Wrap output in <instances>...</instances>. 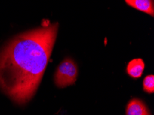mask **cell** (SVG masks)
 <instances>
[{
	"instance_id": "obj_1",
	"label": "cell",
	"mask_w": 154,
	"mask_h": 115,
	"mask_svg": "<svg viewBox=\"0 0 154 115\" xmlns=\"http://www.w3.org/2000/svg\"><path fill=\"white\" fill-rule=\"evenodd\" d=\"M57 23L44 24L14 37L0 53V88L17 104L36 92L54 46Z\"/></svg>"
},
{
	"instance_id": "obj_2",
	"label": "cell",
	"mask_w": 154,
	"mask_h": 115,
	"mask_svg": "<svg viewBox=\"0 0 154 115\" xmlns=\"http://www.w3.org/2000/svg\"><path fill=\"white\" fill-rule=\"evenodd\" d=\"M78 67L71 58H66L60 63L55 74V83L60 88L71 86L78 77Z\"/></svg>"
},
{
	"instance_id": "obj_3",
	"label": "cell",
	"mask_w": 154,
	"mask_h": 115,
	"mask_svg": "<svg viewBox=\"0 0 154 115\" xmlns=\"http://www.w3.org/2000/svg\"><path fill=\"white\" fill-rule=\"evenodd\" d=\"M127 115H151L146 105L141 100L134 98L131 100L126 109Z\"/></svg>"
},
{
	"instance_id": "obj_4",
	"label": "cell",
	"mask_w": 154,
	"mask_h": 115,
	"mask_svg": "<svg viewBox=\"0 0 154 115\" xmlns=\"http://www.w3.org/2000/svg\"><path fill=\"white\" fill-rule=\"evenodd\" d=\"M127 5L151 16L154 14L153 0H125Z\"/></svg>"
},
{
	"instance_id": "obj_5",
	"label": "cell",
	"mask_w": 154,
	"mask_h": 115,
	"mask_svg": "<svg viewBox=\"0 0 154 115\" xmlns=\"http://www.w3.org/2000/svg\"><path fill=\"white\" fill-rule=\"evenodd\" d=\"M144 66V62L142 59H134L128 63L127 72L133 78H139L142 76Z\"/></svg>"
},
{
	"instance_id": "obj_6",
	"label": "cell",
	"mask_w": 154,
	"mask_h": 115,
	"mask_svg": "<svg viewBox=\"0 0 154 115\" xmlns=\"http://www.w3.org/2000/svg\"><path fill=\"white\" fill-rule=\"evenodd\" d=\"M143 89L148 93H153L154 92V76L153 74L148 75L144 78Z\"/></svg>"
}]
</instances>
